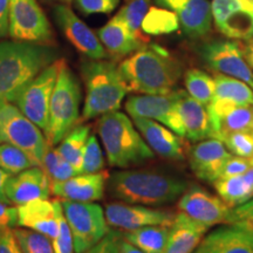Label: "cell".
I'll list each match as a JSON object with an SVG mask.
<instances>
[{"label":"cell","instance_id":"6da1fadb","mask_svg":"<svg viewBox=\"0 0 253 253\" xmlns=\"http://www.w3.org/2000/svg\"><path fill=\"white\" fill-rule=\"evenodd\" d=\"M55 60L58 50L52 45L0 42V106L14 103L27 84Z\"/></svg>","mask_w":253,"mask_h":253},{"label":"cell","instance_id":"7a4b0ae2","mask_svg":"<svg viewBox=\"0 0 253 253\" xmlns=\"http://www.w3.org/2000/svg\"><path fill=\"white\" fill-rule=\"evenodd\" d=\"M189 188L185 179L155 169L116 171L109 176L107 190L112 197L129 204L173 203Z\"/></svg>","mask_w":253,"mask_h":253},{"label":"cell","instance_id":"3957f363","mask_svg":"<svg viewBox=\"0 0 253 253\" xmlns=\"http://www.w3.org/2000/svg\"><path fill=\"white\" fill-rule=\"evenodd\" d=\"M119 69L129 91L167 94L173 90L182 77V65L167 49L147 45L123 60Z\"/></svg>","mask_w":253,"mask_h":253},{"label":"cell","instance_id":"277c9868","mask_svg":"<svg viewBox=\"0 0 253 253\" xmlns=\"http://www.w3.org/2000/svg\"><path fill=\"white\" fill-rule=\"evenodd\" d=\"M96 125L110 167L126 169L154 158V151L125 113L104 114Z\"/></svg>","mask_w":253,"mask_h":253},{"label":"cell","instance_id":"5b68a950","mask_svg":"<svg viewBox=\"0 0 253 253\" xmlns=\"http://www.w3.org/2000/svg\"><path fill=\"white\" fill-rule=\"evenodd\" d=\"M81 73L86 86V99L80 123L119 110L129 93L119 66L109 60L89 59L82 62Z\"/></svg>","mask_w":253,"mask_h":253},{"label":"cell","instance_id":"8992f818","mask_svg":"<svg viewBox=\"0 0 253 253\" xmlns=\"http://www.w3.org/2000/svg\"><path fill=\"white\" fill-rule=\"evenodd\" d=\"M80 82L63 59L50 99L48 126L43 131L47 144L56 147L74 126L80 125Z\"/></svg>","mask_w":253,"mask_h":253},{"label":"cell","instance_id":"52a82bcc","mask_svg":"<svg viewBox=\"0 0 253 253\" xmlns=\"http://www.w3.org/2000/svg\"><path fill=\"white\" fill-rule=\"evenodd\" d=\"M62 212L71 229L75 253H84L109 232L102 207L61 199Z\"/></svg>","mask_w":253,"mask_h":253},{"label":"cell","instance_id":"ba28073f","mask_svg":"<svg viewBox=\"0 0 253 253\" xmlns=\"http://www.w3.org/2000/svg\"><path fill=\"white\" fill-rule=\"evenodd\" d=\"M0 136L2 141L25 151L40 167L47 148L41 129L27 119L14 103L0 106Z\"/></svg>","mask_w":253,"mask_h":253},{"label":"cell","instance_id":"9c48e42d","mask_svg":"<svg viewBox=\"0 0 253 253\" xmlns=\"http://www.w3.org/2000/svg\"><path fill=\"white\" fill-rule=\"evenodd\" d=\"M63 59L50 63L21 91L14 104L42 131L48 126L49 104Z\"/></svg>","mask_w":253,"mask_h":253},{"label":"cell","instance_id":"30bf717a","mask_svg":"<svg viewBox=\"0 0 253 253\" xmlns=\"http://www.w3.org/2000/svg\"><path fill=\"white\" fill-rule=\"evenodd\" d=\"M8 34L15 41L53 45L52 26L37 0L9 1Z\"/></svg>","mask_w":253,"mask_h":253},{"label":"cell","instance_id":"8fae6325","mask_svg":"<svg viewBox=\"0 0 253 253\" xmlns=\"http://www.w3.org/2000/svg\"><path fill=\"white\" fill-rule=\"evenodd\" d=\"M198 54L209 68L246 82L253 89V68L244 48L235 40H211L198 47Z\"/></svg>","mask_w":253,"mask_h":253},{"label":"cell","instance_id":"7c38bea8","mask_svg":"<svg viewBox=\"0 0 253 253\" xmlns=\"http://www.w3.org/2000/svg\"><path fill=\"white\" fill-rule=\"evenodd\" d=\"M183 89L167 94L132 95L126 102V110L134 118H145L162 123L179 136H185V129L179 116L177 101Z\"/></svg>","mask_w":253,"mask_h":253},{"label":"cell","instance_id":"4fadbf2b","mask_svg":"<svg viewBox=\"0 0 253 253\" xmlns=\"http://www.w3.org/2000/svg\"><path fill=\"white\" fill-rule=\"evenodd\" d=\"M178 209L192 219L210 227L229 224L232 209L216 196L201 186H191L179 197Z\"/></svg>","mask_w":253,"mask_h":253},{"label":"cell","instance_id":"5bb4252c","mask_svg":"<svg viewBox=\"0 0 253 253\" xmlns=\"http://www.w3.org/2000/svg\"><path fill=\"white\" fill-rule=\"evenodd\" d=\"M213 23L221 34L231 39L253 38L252 0H212Z\"/></svg>","mask_w":253,"mask_h":253},{"label":"cell","instance_id":"9a60e30c","mask_svg":"<svg viewBox=\"0 0 253 253\" xmlns=\"http://www.w3.org/2000/svg\"><path fill=\"white\" fill-rule=\"evenodd\" d=\"M54 18L69 42L82 55L91 60L108 58V53L96 34L78 17L67 5H56Z\"/></svg>","mask_w":253,"mask_h":253},{"label":"cell","instance_id":"2e32d148","mask_svg":"<svg viewBox=\"0 0 253 253\" xmlns=\"http://www.w3.org/2000/svg\"><path fill=\"white\" fill-rule=\"evenodd\" d=\"M107 223L114 229L132 231L149 225H170L175 214L141 204L109 203L104 209Z\"/></svg>","mask_w":253,"mask_h":253},{"label":"cell","instance_id":"e0dca14e","mask_svg":"<svg viewBox=\"0 0 253 253\" xmlns=\"http://www.w3.org/2000/svg\"><path fill=\"white\" fill-rule=\"evenodd\" d=\"M161 7L175 12L179 26L189 38L198 39L210 33L212 11L209 0H155Z\"/></svg>","mask_w":253,"mask_h":253},{"label":"cell","instance_id":"ac0fdd59","mask_svg":"<svg viewBox=\"0 0 253 253\" xmlns=\"http://www.w3.org/2000/svg\"><path fill=\"white\" fill-rule=\"evenodd\" d=\"M231 157L223 141L216 137L205 138L192 147L189 163L196 177L208 183H214L219 178L224 164Z\"/></svg>","mask_w":253,"mask_h":253},{"label":"cell","instance_id":"d6986e66","mask_svg":"<svg viewBox=\"0 0 253 253\" xmlns=\"http://www.w3.org/2000/svg\"><path fill=\"white\" fill-rule=\"evenodd\" d=\"M207 108L212 123V137L218 140L221 141L232 132L253 129V106H238L225 100L213 99Z\"/></svg>","mask_w":253,"mask_h":253},{"label":"cell","instance_id":"ffe728a7","mask_svg":"<svg viewBox=\"0 0 253 253\" xmlns=\"http://www.w3.org/2000/svg\"><path fill=\"white\" fill-rule=\"evenodd\" d=\"M109 179L108 171L81 173L62 182L50 183V192L60 199L88 203L102 199Z\"/></svg>","mask_w":253,"mask_h":253},{"label":"cell","instance_id":"44dd1931","mask_svg":"<svg viewBox=\"0 0 253 253\" xmlns=\"http://www.w3.org/2000/svg\"><path fill=\"white\" fill-rule=\"evenodd\" d=\"M5 194L9 203L17 207L36 199H48L50 181L42 168L34 166L9 177Z\"/></svg>","mask_w":253,"mask_h":253},{"label":"cell","instance_id":"7402d4cb","mask_svg":"<svg viewBox=\"0 0 253 253\" xmlns=\"http://www.w3.org/2000/svg\"><path fill=\"white\" fill-rule=\"evenodd\" d=\"M60 204L58 199L53 202L36 199L18 205V226L33 230L53 240L59 233Z\"/></svg>","mask_w":253,"mask_h":253},{"label":"cell","instance_id":"603a6c76","mask_svg":"<svg viewBox=\"0 0 253 253\" xmlns=\"http://www.w3.org/2000/svg\"><path fill=\"white\" fill-rule=\"evenodd\" d=\"M132 122L154 153L167 160L179 161L184 158V142L182 136L150 119L134 118Z\"/></svg>","mask_w":253,"mask_h":253},{"label":"cell","instance_id":"cb8c5ba5","mask_svg":"<svg viewBox=\"0 0 253 253\" xmlns=\"http://www.w3.org/2000/svg\"><path fill=\"white\" fill-rule=\"evenodd\" d=\"M194 253H253V232L227 224L204 237Z\"/></svg>","mask_w":253,"mask_h":253},{"label":"cell","instance_id":"d4e9b609","mask_svg":"<svg viewBox=\"0 0 253 253\" xmlns=\"http://www.w3.org/2000/svg\"><path fill=\"white\" fill-rule=\"evenodd\" d=\"M177 108L184 126L185 137L194 142L212 137V123L208 108L203 103L192 99L185 90H182L177 101Z\"/></svg>","mask_w":253,"mask_h":253},{"label":"cell","instance_id":"484cf974","mask_svg":"<svg viewBox=\"0 0 253 253\" xmlns=\"http://www.w3.org/2000/svg\"><path fill=\"white\" fill-rule=\"evenodd\" d=\"M209 227L179 212L169 226L164 253H194Z\"/></svg>","mask_w":253,"mask_h":253},{"label":"cell","instance_id":"4316f807","mask_svg":"<svg viewBox=\"0 0 253 253\" xmlns=\"http://www.w3.org/2000/svg\"><path fill=\"white\" fill-rule=\"evenodd\" d=\"M97 37L102 43L107 53L114 58L132 54L136 50L147 46L148 43L135 37V34L126 27V25L115 15L97 32Z\"/></svg>","mask_w":253,"mask_h":253},{"label":"cell","instance_id":"83f0119b","mask_svg":"<svg viewBox=\"0 0 253 253\" xmlns=\"http://www.w3.org/2000/svg\"><path fill=\"white\" fill-rule=\"evenodd\" d=\"M170 225H149L126 231L123 238L145 253H164Z\"/></svg>","mask_w":253,"mask_h":253},{"label":"cell","instance_id":"f1b7e54d","mask_svg":"<svg viewBox=\"0 0 253 253\" xmlns=\"http://www.w3.org/2000/svg\"><path fill=\"white\" fill-rule=\"evenodd\" d=\"M89 135L90 126L80 123V125L74 126L55 147L58 153L75 168L78 175L80 173L82 157H84V148H86Z\"/></svg>","mask_w":253,"mask_h":253},{"label":"cell","instance_id":"f546056e","mask_svg":"<svg viewBox=\"0 0 253 253\" xmlns=\"http://www.w3.org/2000/svg\"><path fill=\"white\" fill-rule=\"evenodd\" d=\"M214 81L213 99L225 100L238 106H253V89L246 82L223 74H217Z\"/></svg>","mask_w":253,"mask_h":253},{"label":"cell","instance_id":"4dcf8cb0","mask_svg":"<svg viewBox=\"0 0 253 253\" xmlns=\"http://www.w3.org/2000/svg\"><path fill=\"white\" fill-rule=\"evenodd\" d=\"M213 185L218 192V196L231 209L246 203L253 197L252 190L243 175L218 178Z\"/></svg>","mask_w":253,"mask_h":253},{"label":"cell","instance_id":"1f68e13d","mask_svg":"<svg viewBox=\"0 0 253 253\" xmlns=\"http://www.w3.org/2000/svg\"><path fill=\"white\" fill-rule=\"evenodd\" d=\"M179 21L175 12L164 7H150L142 21V31L149 36H162L176 32Z\"/></svg>","mask_w":253,"mask_h":253},{"label":"cell","instance_id":"d6a6232c","mask_svg":"<svg viewBox=\"0 0 253 253\" xmlns=\"http://www.w3.org/2000/svg\"><path fill=\"white\" fill-rule=\"evenodd\" d=\"M184 84L186 93L204 106H208L212 101L216 81L208 73L197 68L189 69L184 75Z\"/></svg>","mask_w":253,"mask_h":253},{"label":"cell","instance_id":"836d02e7","mask_svg":"<svg viewBox=\"0 0 253 253\" xmlns=\"http://www.w3.org/2000/svg\"><path fill=\"white\" fill-rule=\"evenodd\" d=\"M150 4L151 0H126L125 5L116 14L135 34V37L145 43H149V38L142 31V21L151 7Z\"/></svg>","mask_w":253,"mask_h":253},{"label":"cell","instance_id":"e575fe53","mask_svg":"<svg viewBox=\"0 0 253 253\" xmlns=\"http://www.w3.org/2000/svg\"><path fill=\"white\" fill-rule=\"evenodd\" d=\"M40 167L48 176L50 183L62 182L77 176L78 172L71 163L58 153L55 147L47 145Z\"/></svg>","mask_w":253,"mask_h":253},{"label":"cell","instance_id":"d590c367","mask_svg":"<svg viewBox=\"0 0 253 253\" xmlns=\"http://www.w3.org/2000/svg\"><path fill=\"white\" fill-rule=\"evenodd\" d=\"M38 166L36 161L14 145L6 143L0 144V168L11 175L24 171V170Z\"/></svg>","mask_w":253,"mask_h":253},{"label":"cell","instance_id":"8d00e7d4","mask_svg":"<svg viewBox=\"0 0 253 253\" xmlns=\"http://www.w3.org/2000/svg\"><path fill=\"white\" fill-rule=\"evenodd\" d=\"M13 233L23 253H55L52 240L26 227H14Z\"/></svg>","mask_w":253,"mask_h":253},{"label":"cell","instance_id":"74e56055","mask_svg":"<svg viewBox=\"0 0 253 253\" xmlns=\"http://www.w3.org/2000/svg\"><path fill=\"white\" fill-rule=\"evenodd\" d=\"M104 168V158L102 150L97 141V137L94 134H90L87 140L86 148H84L82 164L80 168V173H96L102 171Z\"/></svg>","mask_w":253,"mask_h":253},{"label":"cell","instance_id":"f35d334b","mask_svg":"<svg viewBox=\"0 0 253 253\" xmlns=\"http://www.w3.org/2000/svg\"><path fill=\"white\" fill-rule=\"evenodd\" d=\"M230 153L235 156L253 158V129L252 130L236 131L226 135L221 140Z\"/></svg>","mask_w":253,"mask_h":253},{"label":"cell","instance_id":"ab89813d","mask_svg":"<svg viewBox=\"0 0 253 253\" xmlns=\"http://www.w3.org/2000/svg\"><path fill=\"white\" fill-rule=\"evenodd\" d=\"M52 244L55 253H75L73 236L67 220L63 216L61 204L59 208V233L56 238L52 240Z\"/></svg>","mask_w":253,"mask_h":253},{"label":"cell","instance_id":"60d3db41","mask_svg":"<svg viewBox=\"0 0 253 253\" xmlns=\"http://www.w3.org/2000/svg\"><path fill=\"white\" fill-rule=\"evenodd\" d=\"M120 0H75L81 13L89 15L96 13H112L118 7Z\"/></svg>","mask_w":253,"mask_h":253},{"label":"cell","instance_id":"b9f144b4","mask_svg":"<svg viewBox=\"0 0 253 253\" xmlns=\"http://www.w3.org/2000/svg\"><path fill=\"white\" fill-rule=\"evenodd\" d=\"M121 238L122 233L119 231L109 230V232L99 243L84 253H120L119 244Z\"/></svg>","mask_w":253,"mask_h":253},{"label":"cell","instance_id":"7bdbcfd3","mask_svg":"<svg viewBox=\"0 0 253 253\" xmlns=\"http://www.w3.org/2000/svg\"><path fill=\"white\" fill-rule=\"evenodd\" d=\"M251 166H252V162L250 158L232 156V155H231V157L226 161L225 164H224L223 169H221L219 178H226V177H235V176L244 175Z\"/></svg>","mask_w":253,"mask_h":253},{"label":"cell","instance_id":"ee69618b","mask_svg":"<svg viewBox=\"0 0 253 253\" xmlns=\"http://www.w3.org/2000/svg\"><path fill=\"white\" fill-rule=\"evenodd\" d=\"M0 253H23L11 227L0 229Z\"/></svg>","mask_w":253,"mask_h":253},{"label":"cell","instance_id":"f6af8a7d","mask_svg":"<svg viewBox=\"0 0 253 253\" xmlns=\"http://www.w3.org/2000/svg\"><path fill=\"white\" fill-rule=\"evenodd\" d=\"M18 207H12L0 201V229L18 226Z\"/></svg>","mask_w":253,"mask_h":253},{"label":"cell","instance_id":"bcb514c9","mask_svg":"<svg viewBox=\"0 0 253 253\" xmlns=\"http://www.w3.org/2000/svg\"><path fill=\"white\" fill-rule=\"evenodd\" d=\"M252 217H253V197L250 199L249 202H246V203L232 209L229 224H233L236 223V221L246 219V218H252Z\"/></svg>","mask_w":253,"mask_h":253},{"label":"cell","instance_id":"7dc6e473","mask_svg":"<svg viewBox=\"0 0 253 253\" xmlns=\"http://www.w3.org/2000/svg\"><path fill=\"white\" fill-rule=\"evenodd\" d=\"M9 1L11 0H0V39L8 34Z\"/></svg>","mask_w":253,"mask_h":253},{"label":"cell","instance_id":"c3c4849f","mask_svg":"<svg viewBox=\"0 0 253 253\" xmlns=\"http://www.w3.org/2000/svg\"><path fill=\"white\" fill-rule=\"evenodd\" d=\"M11 176H12L11 173H8L7 171H5V170H2L1 168H0V201L7 204H9V201L7 199V197H6L5 186Z\"/></svg>","mask_w":253,"mask_h":253},{"label":"cell","instance_id":"681fc988","mask_svg":"<svg viewBox=\"0 0 253 253\" xmlns=\"http://www.w3.org/2000/svg\"><path fill=\"white\" fill-rule=\"evenodd\" d=\"M119 251L120 253H145L144 251H142L141 249L136 248L135 245H132L131 243H129L128 240H126L123 238V236L121 240H120Z\"/></svg>","mask_w":253,"mask_h":253},{"label":"cell","instance_id":"f907efd6","mask_svg":"<svg viewBox=\"0 0 253 253\" xmlns=\"http://www.w3.org/2000/svg\"><path fill=\"white\" fill-rule=\"evenodd\" d=\"M244 53H245L246 60H248L250 65H251V67L253 68V38H252V39L249 40L248 45L245 46Z\"/></svg>","mask_w":253,"mask_h":253},{"label":"cell","instance_id":"816d5d0a","mask_svg":"<svg viewBox=\"0 0 253 253\" xmlns=\"http://www.w3.org/2000/svg\"><path fill=\"white\" fill-rule=\"evenodd\" d=\"M243 176H244L245 181L248 182V184L250 185V188H251L252 194H253V164L249 168L248 171H246Z\"/></svg>","mask_w":253,"mask_h":253},{"label":"cell","instance_id":"f5cc1de1","mask_svg":"<svg viewBox=\"0 0 253 253\" xmlns=\"http://www.w3.org/2000/svg\"><path fill=\"white\" fill-rule=\"evenodd\" d=\"M63 1H65V2H67V4H69V2H71L72 0H63Z\"/></svg>","mask_w":253,"mask_h":253},{"label":"cell","instance_id":"db71d44e","mask_svg":"<svg viewBox=\"0 0 253 253\" xmlns=\"http://www.w3.org/2000/svg\"><path fill=\"white\" fill-rule=\"evenodd\" d=\"M41 1H43V2H48V1H52V0H41Z\"/></svg>","mask_w":253,"mask_h":253},{"label":"cell","instance_id":"11a10c76","mask_svg":"<svg viewBox=\"0 0 253 253\" xmlns=\"http://www.w3.org/2000/svg\"><path fill=\"white\" fill-rule=\"evenodd\" d=\"M2 142H4V141H2V138H1V136H0V144H1V143H2Z\"/></svg>","mask_w":253,"mask_h":253},{"label":"cell","instance_id":"9f6ffc18","mask_svg":"<svg viewBox=\"0 0 253 253\" xmlns=\"http://www.w3.org/2000/svg\"><path fill=\"white\" fill-rule=\"evenodd\" d=\"M251 162H252V164H253V158H252V160H251Z\"/></svg>","mask_w":253,"mask_h":253},{"label":"cell","instance_id":"6f0895ef","mask_svg":"<svg viewBox=\"0 0 253 253\" xmlns=\"http://www.w3.org/2000/svg\"><path fill=\"white\" fill-rule=\"evenodd\" d=\"M252 1H253V0H252Z\"/></svg>","mask_w":253,"mask_h":253}]
</instances>
